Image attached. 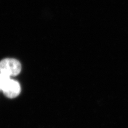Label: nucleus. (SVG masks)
Here are the masks:
<instances>
[{"instance_id":"f257e3e1","label":"nucleus","mask_w":128,"mask_h":128,"mask_svg":"<svg viewBox=\"0 0 128 128\" xmlns=\"http://www.w3.org/2000/svg\"><path fill=\"white\" fill-rule=\"evenodd\" d=\"M0 90L6 97L14 98L20 93L21 88L18 81L11 79L9 76L0 73Z\"/></svg>"},{"instance_id":"f03ea898","label":"nucleus","mask_w":128,"mask_h":128,"mask_svg":"<svg viewBox=\"0 0 128 128\" xmlns=\"http://www.w3.org/2000/svg\"><path fill=\"white\" fill-rule=\"evenodd\" d=\"M22 70V66L17 60L6 58L0 62V73L9 76H17Z\"/></svg>"}]
</instances>
